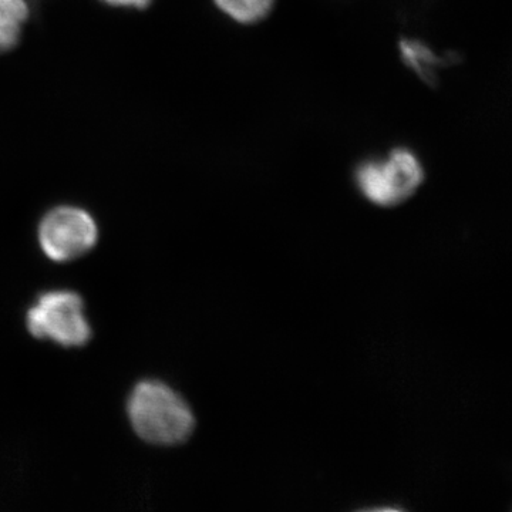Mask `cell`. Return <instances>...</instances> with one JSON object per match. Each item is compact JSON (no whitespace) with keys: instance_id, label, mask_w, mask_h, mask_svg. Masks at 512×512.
Instances as JSON below:
<instances>
[{"instance_id":"cell-1","label":"cell","mask_w":512,"mask_h":512,"mask_svg":"<svg viewBox=\"0 0 512 512\" xmlns=\"http://www.w3.org/2000/svg\"><path fill=\"white\" fill-rule=\"evenodd\" d=\"M127 413L137 436L157 446L183 443L194 431L191 407L170 386L157 380H146L134 387Z\"/></svg>"},{"instance_id":"cell-2","label":"cell","mask_w":512,"mask_h":512,"mask_svg":"<svg viewBox=\"0 0 512 512\" xmlns=\"http://www.w3.org/2000/svg\"><path fill=\"white\" fill-rule=\"evenodd\" d=\"M29 332L66 348L86 345L92 328L84 315L83 299L70 291L43 293L26 316Z\"/></svg>"},{"instance_id":"cell-3","label":"cell","mask_w":512,"mask_h":512,"mask_svg":"<svg viewBox=\"0 0 512 512\" xmlns=\"http://www.w3.org/2000/svg\"><path fill=\"white\" fill-rule=\"evenodd\" d=\"M419 158L406 148H397L384 160L367 161L357 168L360 192L382 207H392L410 197L423 183Z\"/></svg>"},{"instance_id":"cell-4","label":"cell","mask_w":512,"mask_h":512,"mask_svg":"<svg viewBox=\"0 0 512 512\" xmlns=\"http://www.w3.org/2000/svg\"><path fill=\"white\" fill-rule=\"evenodd\" d=\"M97 225L92 215L76 207H59L43 218L39 241L52 261L67 262L79 258L96 245Z\"/></svg>"},{"instance_id":"cell-5","label":"cell","mask_w":512,"mask_h":512,"mask_svg":"<svg viewBox=\"0 0 512 512\" xmlns=\"http://www.w3.org/2000/svg\"><path fill=\"white\" fill-rule=\"evenodd\" d=\"M29 9L25 0H0V52L18 43Z\"/></svg>"},{"instance_id":"cell-6","label":"cell","mask_w":512,"mask_h":512,"mask_svg":"<svg viewBox=\"0 0 512 512\" xmlns=\"http://www.w3.org/2000/svg\"><path fill=\"white\" fill-rule=\"evenodd\" d=\"M215 5L239 23H258L271 13L275 0H214Z\"/></svg>"},{"instance_id":"cell-7","label":"cell","mask_w":512,"mask_h":512,"mask_svg":"<svg viewBox=\"0 0 512 512\" xmlns=\"http://www.w3.org/2000/svg\"><path fill=\"white\" fill-rule=\"evenodd\" d=\"M402 52L404 59L409 62L410 66L423 76L424 74L431 76V73H433L431 67L440 62L427 47L420 45V43L404 42L402 43Z\"/></svg>"},{"instance_id":"cell-8","label":"cell","mask_w":512,"mask_h":512,"mask_svg":"<svg viewBox=\"0 0 512 512\" xmlns=\"http://www.w3.org/2000/svg\"><path fill=\"white\" fill-rule=\"evenodd\" d=\"M113 6H121V8L144 9L150 5L151 0H104Z\"/></svg>"},{"instance_id":"cell-9","label":"cell","mask_w":512,"mask_h":512,"mask_svg":"<svg viewBox=\"0 0 512 512\" xmlns=\"http://www.w3.org/2000/svg\"><path fill=\"white\" fill-rule=\"evenodd\" d=\"M363 512H402V511L392 510V508H379V510H370V511H363Z\"/></svg>"}]
</instances>
